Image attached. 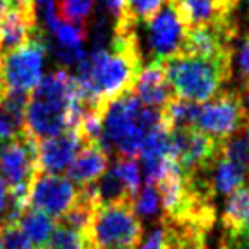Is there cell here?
I'll return each mask as SVG.
<instances>
[{
  "mask_svg": "<svg viewBox=\"0 0 249 249\" xmlns=\"http://www.w3.org/2000/svg\"><path fill=\"white\" fill-rule=\"evenodd\" d=\"M248 121L249 116L241 92L220 90L212 99L198 104L193 126L222 142Z\"/></svg>",
  "mask_w": 249,
  "mask_h": 249,
  "instance_id": "obj_7",
  "label": "cell"
},
{
  "mask_svg": "<svg viewBox=\"0 0 249 249\" xmlns=\"http://www.w3.org/2000/svg\"><path fill=\"white\" fill-rule=\"evenodd\" d=\"M220 249H229V248H224V246H220Z\"/></svg>",
  "mask_w": 249,
  "mask_h": 249,
  "instance_id": "obj_33",
  "label": "cell"
},
{
  "mask_svg": "<svg viewBox=\"0 0 249 249\" xmlns=\"http://www.w3.org/2000/svg\"><path fill=\"white\" fill-rule=\"evenodd\" d=\"M18 222L29 237L31 244L35 246V249L39 248L55 229V218L33 207H26V210L19 215Z\"/></svg>",
  "mask_w": 249,
  "mask_h": 249,
  "instance_id": "obj_17",
  "label": "cell"
},
{
  "mask_svg": "<svg viewBox=\"0 0 249 249\" xmlns=\"http://www.w3.org/2000/svg\"><path fill=\"white\" fill-rule=\"evenodd\" d=\"M160 63L174 94L193 103L212 99L232 79V63L220 60L178 53Z\"/></svg>",
  "mask_w": 249,
  "mask_h": 249,
  "instance_id": "obj_4",
  "label": "cell"
},
{
  "mask_svg": "<svg viewBox=\"0 0 249 249\" xmlns=\"http://www.w3.org/2000/svg\"><path fill=\"white\" fill-rule=\"evenodd\" d=\"M173 152L183 173L193 174L213 169L222 156V142L196 126L169 130Z\"/></svg>",
  "mask_w": 249,
  "mask_h": 249,
  "instance_id": "obj_8",
  "label": "cell"
},
{
  "mask_svg": "<svg viewBox=\"0 0 249 249\" xmlns=\"http://www.w3.org/2000/svg\"><path fill=\"white\" fill-rule=\"evenodd\" d=\"M80 147L82 139L77 128H67L56 135L38 140V171L62 174L70 167Z\"/></svg>",
  "mask_w": 249,
  "mask_h": 249,
  "instance_id": "obj_11",
  "label": "cell"
},
{
  "mask_svg": "<svg viewBox=\"0 0 249 249\" xmlns=\"http://www.w3.org/2000/svg\"><path fill=\"white\" fill-rule=\"evenodd\" d=\"M0 249H5L4 248V239H2V229H0Z\"/></svg>",
  "mask_w": 249,
  "mask_h": 249,
  "instance_id": "obj_32",
  "label": "cell"
},
{
  "mask_svg": "<svg viewBox=\"0 0 249 249\" xmlns=\"http://www.w3.org/2000/svg\"><path fill=\"white\" fill-rule=\"evenodd\" d=\"M166 0H124V9L116 19V24L139 26L157 14Z\"/></svg>",
  "mask_w": 249,
  "mask_h": 249,
  "instance_id": "obj_20",
  "label": "cell"
},
{
  "mask_svg": "<svg viewBox=\"0 0 249 249\" xmlns=\"http://www.w3.org/2000/svg\"><path fill=\"white\" fill-rule=\"evenodd\" d=\"M184 28L215 24L234 19V9L224 0H171Z\"/></svg>",
  "mask_w": 249,
  "mask_h": 249,
  "instance_id": "obj_13",
  "label": "cell"
},
{
  "mask_svg": "<svg viewBox=\"0 0 249 249\" xmlns=\"http://www.w3.org/2000/svg\"><path fill=\"white\" fill-rule=\"evenodd\" d=\"M246 173L248 171L244 167L220 156L212 169V184H213L215 193L231 195L232 191H235L246 183Z\"/></svg>",
  "mask_w": 249,
  "mask_h": 249,
  "instance_id": "obj_16",
  "label": "cell"
},
{
  "mask_svg": "<svg viewBox=\"0 0 249 249\" xmlns=\"http://www.w3.org/2000/svg\"><path fill=\"white\" fill-rule=\"evenodd\" d=\"M58 21L89 29V21L96 0H53Z\"/></svg>",
  "mask_w": 249,
  "mask_h": 249,
  "instance_id": "obj_19",
  "label": "cell"
},
{
  "mask_svg": "<svg viewBox=\"0 0 249 249\" xmlns=\"http://www.w3.org/2000/svg\"><path fill=\"white\" fill-rule=\"evenodd\" d=\"M0 229H2V239H4L5 249H35V246L31 244V241L18 220L5 222L0 225Z\"/></svg>",
  "mask_w": 249,
  "mask_h": 249,
  "instance_id": "obj_26",
  "label": "cell"
},
{
  "mask_svg": "<svg viewBox=\"0 0 249 249\" xmlns=\"http://www.w3.org/2000/svg\"><path fill=\"white\" fill-rule=\"evenodd\" d=\"M248 171H249V167H248Z\"/></svg>",
  "mask_w": 249,
  "mask_h": 249,
  "instance_id": "obj_35",
  "label": "cell"
},
{
  "mask_svg": "<svg viewBox=\"0 0 249 249\" xmlns=\"http://www.w3.org/2000/svg\"><path fill=\"white\" fill-rule=\"evenodd\" d=\"M184 38V26L179 21L171 0L157 11L152 19L147 21L145 41L150 62H164L169 56L181 52Z\"/></svg>",
  "mask_w": 249,
  "mask_h": 249,
  "instance_id": "obj_10",
  "label": "cell"
},
{
  "mask_svg": "<svg viewBox=\"0 0 249 249\" xmlns=\"http://www.w3.org/2000/svg\"><path fill=\"white\" fill-rule=\"evenodd\" d=\"M79 198L77 186L62 174L38 173L29 186L28 207L48 213L53 218H62Z\"/></svg>",
  "mask_w": 249,
  "mask_h": 249,
  "instance_id": "obj_9",
  "label": "cell"
},
{
  "mask_svg": "<svg viewBox=\"0 0 249 249\" xmlns=\"http://www.w3.org/2000/svg\"><path fill=\"white\" fill-rule=\"evenodd\" d=\"M132 92L147 106L157 109H162L176 96L160 62H150L149 65L142 67L132 87Z\"/></svg>",
  "mask_w": 249,
  "mask_h": 249,
  "instance_id": "obj_12",
  "label": "cell"
},
{
  "mask_svg": "<svg viewBox=\"0 0 249 249\" xmlns=\"http://www.w3.org/2000/svg\"><path fill=\"white\" fill-rule=\"evenodd\" d=\"M87 237L92 249H135L143 239V225L132 201L101 205L92 213Z\"/></svg>",
  "mask_w": 249,
  "mask_h": 249,
  "instance_id": "obj_5",
  "label": "cell"
},
{
  "mask_svg": "<svg viewBox=\"0 0 249 249\" xmlns=\"http://www.w3.org/2000/svg\"><path fill=\"white\" fill-rule=\"evenodd\" d=\"M84 113L80 86L67 70L48 73L29 92L24 113V132L41 140L67 128H75Z\"/></svg>",
  "mask_w": 249,
  "mask_h": 249,
  "instance_id": "obj_2",
  "label": "cell"
},
{
  "mask_svg": "<svg viewBox=\"0 0 249 249\" xmlns=\"http://www.w3.org/2000/svg\"><path fill=\"white\" fill-rule=\"evenodd\" d=\"M21 133H24V121L19 120L5 106L2 97H0V140L2 142H9V140L19 137Z\"/></svg>",
  "mask_w": 249,
  "mask_h": 249,
  "instance_id": "obj_25",
  "label": "cell"
},
{
  "mask_svg": "<svg viewBox=\"0 0 249 249\" xmlns=\"http://www.w3.org/2000/svg\"><path fill=\"white\" fill-rule=\"evenodd\" d=\"M162 124H166L162 111L147 106L128 90L114 97L104 107L99 145L107 154L137 157L147 137Z\"/></svg>",
  "mask_w": 249,
  "mask_h": 249,
  "instance_id": "obj_3",
  "label": "cell"
},
{
  "mask_svg": "<svg viewBox=\"0 0 249 249\" xmlns=\"http://www.w3.org/2000/svg\"><path fill=\"white\" fill-rule=\"evenodd\" d=\"M46 39L41 28L21 46L0 58V79L5 92L29 94L43 79L46 58Z\"/></svg>",
  "mask_w": 249,
  "mask_h": 249,
  "instance_id": "obj_6",
  "label": "cell"
},
{
  "mask_svg": "<svg viewBox=\"0 0 249 249\" xmlns=\"http://www.w3.org/2000/svg\"><path fill=\"white\" fill-rule=\"evenodd\" d=\"M237 67L241 75V87L249 89V33L242 38L237 52Z\"/></svg>",
  "mask_w": 249,
  "mask_h": 249,
  "instance_id": "obj_28",
  "label": "cell"
},
{
  "mask_svg": "<svg viewBox=\"0 0 249 249\" xmlns=\"http://www.w3.org/2000/svg\"><path fill=\"white\" fill-rule=\"evenodd\" d=\"M135 249H171V231L164 218H160L159 225L147 235Z\"/></svg>",
  "mask_w": 249,
  "mask_h": 249,
  "instance_id": "obj_27",
  "label": "cell"
},
{
  "mask_svg": "<svg viewBox=\"0 0 249 249\" xmlns=\"http://www.w3.org/2000/svg\"><path fill=\"white\" fill-rule=\"evenodd\" d=\"M36 249H92L86 232L58 222L52 234Z\"/></svg>",
  "mask_w": 249,
  "mask_h": 249,
  "instance_id": "obj_18",
  "label": "cell"
},
{
  "mask_svg": "<svg viewBox=\"0 0 249 249\" xmlns=\"http://www.w3.org/2000/svg\"><path fill=\"white\" fill-rule=\"evenodd\" d=\"M109 167V154L99 143H82L69 167V179L79 188L97 181Z\"/></svg>",
  "mask_w": 249,
  "mask_h": 249,
  "instance_id": "obj_14",
  "label": "cell"
},
{
  "mask_svg": "<svg viewBox=\"0 0 249 249\" xmlns=\"http://www.w3.org/2000/svg\"><path fill=\"white\" fill-rule=\"evenodd\" d=\"M248 7H249V0H248Z\"/></svg>",
  "mask_w": 249,
  "mask_h": 249,
  "instance_id": "obj_34",
  "label": "cell"
},
{
  "mask_svg": "<svg viewBox=\"0 0 249 249\" xmlns=\"http://www.w3.org/2000/svg\"><path fill=\"white\" fill-rule=\"evenodd\" d=\"M222 225L224 231L231 232L249 231V188L241 186L231 193L225 201Z\"/></svg>",
  "mask_w": 249,
  "mask_h": 249,
  "instance_id": "obj_15",
  "label": "cell"
},
{
  "mask_svg": "<svg viewBox=\"0 0 249 249\" xmlns=\"http://www.w3.org/2000/svg\"><path fill=\"white\" fill-rule=\"evenodd\" d=\"M113 173L121 179L124 188L130 191L133 198L140 190V164L137 162V157L128 156H116L113 162Z\"/></svg>",
  "mask_w": 249,
  "mask_h": 249,
  "instance_id": "obj_23",
  "label": "cell"
},
{
  "mask_svg": "<svg viewBox=\"0 0 249 249\" xmlns=\"http://www.w3.org/2000/svg\"><path fill=\"white\" fill-rule=\"evenodd\" d=\"M133 212L137 217L142 218H152L162 212V205H160V196L157 186L152 183H145V186L140 188L139 193L135 195L132 201Z\"/></svg>",
  "mask_w": 249,
  "mask_h": 249,
  "instance_id": "obj_22",
  "label": "cell"
},
{
  "mask_svg": "<svg viewBox=\"0 0 249 249\" xmlns=\"http://www.w3.org/2000/svg\"><path fill=\"white\" fill-rule=\"evenodd\" d=\"M106 2V7L109 9V12L114 16V18H120V14L124 9V0H104Z\"/></svg>",
  "mask_w": 249,
  "mask_h": 249,
  "instance_id": "obj_30",
  "label": "cell"
},
{
  "mask_svg": "<svg viewBox=\"0 0 249 249\" xmlns=\"http://www.w3.org/2000/svg\"><path fill=\"white\" fill-rule=\"evenodd\" d=\"M222 156L248 171V167H249V121L242 124L239 130H235L232 135H229L225 140H222Z\"/></svg>",
  "mask_w": 249,
  "mask_h": 249,
  "instance_id": "obj_21",
  "label": "cell"
},
{
  "mask_svg": "<svg viewBox=\"0 0 249 249\" xmlns=\"http://www.w3.org/2000/svg\"><path fill=\"white\" fill-rule=\"evenodd\" d=\"M19 0H0V18L4 14H7L9 11H12V9L18 5Z\"/></svg>",
  "mask_w": 249,
  "mask_h": 249,
  "instance_id": "obj_31",
  "label": "cell"
},
{
  "mask_svg": "<svg viewBox=\"0 0 249 249\" xmlns=\"http://www.w3.org/2000/svg\"><path fill=\"white\" fill-rule=\"evenodd\" d=\"M11 217V188L0 176V225L5 224Z\"/></svg>",
  "mask_w": 249,
  "mask_h": 249,
  "instance_id": "obj_29",
  "label": "cell"
},
{
  "mask_svg": "<svg viewBox=\"0 0 249 249\" xmlns=\"http://www.w3.org/2000/svg\"><path fill=\"white\" fill-rule=\"evenodd\" d=\"M55 38L58 46H82L89 38V29L82 26L69 24V22H58L55 29Z\"/></svg>",
  "mask_w": 249,
  "mask_h": 249,
  "instance_id": "obj_24",
  "label": "cell"
},
{
  "mask_svg": "<svg viewBox=\"0 0 249 249\" xmlns=\"http://www.w3.org/2000/svg\"><path fill=\"white\" fill-rule=\"evenodd\" d=\"M143 67L137 28L114 26L109 48L96 46L77 63V82L82 90L84 107L104 111L114 97L132 90Z\"/></svg>",
  "mask_w": 249,
  "mask_h": 249,
  "instance_id": "obj_1",
  "label": "cell"
}]
</instances>
